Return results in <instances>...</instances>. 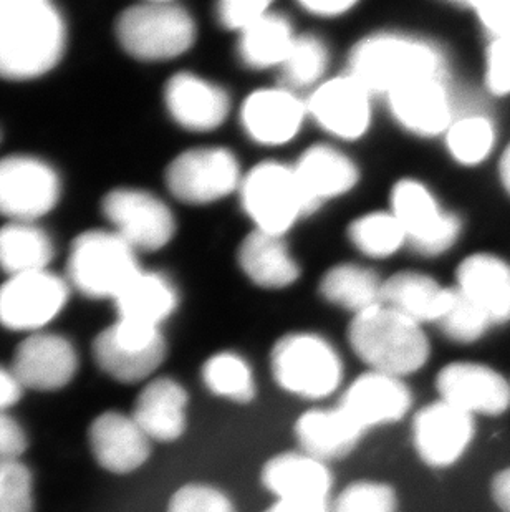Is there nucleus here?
I'll use <instances>...</instances> for the list:
<instances>
[{
  "label": "nucleus",
  "instance_id": "obj_20",
  "mask_svg": "<svg viewBox=\"0 0 510 512\" xmlns=\"http://www.w3.org/2000/svg\"><path fill=\"white\" fill-rule=\"evenodd\" d=\"M337 406L368 431L405 418L413 406V393L403 378L368 370L348 385Z\"/></svg>",
  "mask_w": 510,
  "mask_h": 512
},
{
  "label": "nucleus",
  "instance_id": "obj_24",
  "mask_svg": "<svg viewBox=\"0 0 510 512\" xmlns=\"http://www.w3.org/2000/svg\"><path fill=\"white\" fill-rule=\"evenodd\" d=\"M260 481L277 501L328 503L333 478L327 463L300 453H284L269 459L262 468Z\"/></svg>",
  "mask_w": 510,
  "mask_h": 512
},
{
  "label": "nucleus",
  "instance_id": "obj_16",
  "mask_svg": "<svg viewBox=\"0 0 510 512\" xmlns=\"http://www.w3.org/2000/svg\"><path fill=\"white\" fill-rule=\"evenodd\" d=\"M476 436L474 415L448 401L423 406L413 420V443L419 458L431 468L458 463Z\"/></svg>",
  "mask_w": 510,
  "mask_h": 512
},
{
  "label": "nucleus",
  "instance_id": "obj_27",
  "mask_svg": "<svg viewBox=\"0 0 510 512\" xmlns=\"http://www.w3.org/2000/svg\"><path fill=\"white\" fill-rule=\"evenodd\" d=\"M188 392L173 378H156L136 398L133 420L151 441L178 440L186 430Z\"/></svg>",
  "mask_w": 510,
  "mask_h": 512
},
{
  "label": "nucleus",
  "instance_id": "obj_13",
  "mask_svg": "<svg viewBox=\"0 0 510 512\" xmlns=\"http://www.w3.org/2000/svg\"><path fill=\"white\" fill-rule=\"evenodd\" d=\"M60 181L44 161L32 156L0 160V216L35 223L57 206Z\"/></svg>",
  "mask_w": 510,
  "mask_h": 512
},
{
  "label": "nucleus",
  "instance_id": "obj_6",
  "mask_svg": "<svg viewBox=\"0 0 510 512\" xmlns=\"http://www.w3.org/2000/svg\"><path fill=\"white\" fill-rule=\"evenodd\" d=\"M237 196L255 231L274 236H287L300 219L315 213L294 165L280 161H260L247 170Z\"/></svg>",
  "mask_w": 510,
  "mask_h": 512
},
{
  "label": "nucleus",
  "instance_id": "obj_42",
  "mask_svg": "<svg viewBox=\"0 0 510 512\" xmlns=\"http://www.w3.org/2000/svg\"><path fill=\"white\" fill-rule=\"evenodd\" d=\"M270 10L272 2L267 0H222L217 4L216 17L224 29L241 35Z\"/></svg>",
  "mask_w": 510,
  "mask_h": 512
},
{
  "label": "nucleus",
  "instance_id": "obj_34",
  "mask_svg": "<svg viewBox=\"0 0 510 512\" xmlns=\"http://www.w3.org/2000/svg\"><path fill=\"white\" fill-rule=\"evenodd\" d=\"M348 241L361 256L368 259H390L408 246L406 232L395 214L388 211H370L348 224Z\"/></svg>",
  "mask_w": 510,
  "mask_h": 512
},
{
  "label": "nucleus",
  "instance_id": "obj_19",
  "mask_svg": "<svg viewBox=\"0 0 510 512\" xmlns=\"http://www.w3.org/2000/svg\"><path fill=\"white\" fill-rule=\"evenodd\" d=\"M436 388L441 400L471 415L499 416L510 406L506 378L481 363H449L439 370Z\"/></svg>",
  "mask_w": 510,
  "mask_h": 512
},
{
  "label": "nucleus",
  "instance_id": "obj_31",
  "mask_svg": "<svg viewBox=\"0 0 510 512\" xmlns=\"http://www.w3.org/2000/svg\"><path fill=\"white\" fill-rule=\"evenodd\" d=\"M295 39L297 34L289 17L270 10L251 29L239 35L237 55L242 65L251 70L280 68Z\"/></svg>",
  "mask_w": 510,
  "mask_h": 512
},
{
  "label": "nucleus",
  "instance_id": "obj_23",
  "mask_svg": "<svg viewBox=\"0 0 510 512\" xmlns=\"http://www.w3.org/2000/svg\"><path fill=\"white\" fill-rule=\"evenodd\" d=\"M93 458L106 471L126 474L146 463L151 455V440L133 416L106 411L88 430Z\"/></svg>",
  "mask_w": 510,
  "mask_h": 512
},
{
  "label": "nucleus",
  "instance_id": "obj_11",
  "mask_svg": "<svg viewBox=\"0 0 510 512\" xmlns=\"http://www.w3.org/2000/svg\"><path fill=\"white\" fill-rule=\"evenodd\" d=\"M102 208L113 232L136 252L159 251L176 234V219L168 204L143 189H115L106 194Z\"/></svg>",
  "mask_w": 510,
  "mask_h": 512
},
{
  "label": "nucleus",
  "instance_id": "obj_26",
  "mask_svg": "<svg viewBox=\"0 0 510 512\" xmlns=\"http://www.w3.org/2000/svg\"><path fill=\"white\" fill-rule=\"evenodd\" d=\"M365 433L338 406L308 410L295 423L302 451L323 463L350 455Z\"/></svg>",
  "mask_w": 510,
  "mask_h": 512
},
{
  "label": "nucleus",
  "instance_id": "obj_15",
  "mask_svg": "<svg viewBox=\"0 0 510 512\" xmlns=\"http://www.w3.org/2000/svg\"><path fill=\"white\" fill-rule=\"evenodd\" d=\"M68 287L49 271L10 277L0 287V324L35 332L52 322L67 304Z\"/></svg>",
  "mask_w": 510,
  "mask_h": 512
},
{
  "label": "nucleus",
  "instance_id": "obj_25",
  "mask_svg": "<svg viewBox=\"0 0 510 512\" xmlns=\"http://www.w3.org/2000/svg\"><path fill=\"white\" fill-rule=\"evenodd\" d=\"M242 274L264 290H284L297 284L302 269L285 237L252 231L237 249Z\"/></svg>",
  "mask_w": 510,
  "mask_h": 512
},
{
  "label": "nucleus",
  "instance_id": "obj_40",
  "mask_svg": "<svg viewBox=\"0 0 510 512\" xmlns=\"http://www.w3.org/2000/svg\"><path fill=\"white\" fill-rule=\"evenodd\" d=\"M32 474L19 459L0 461V512H34Z\"/></svg>",
  "mask_w": 510,
  "mask_h": 512
},
{
  "label": "nucleus",
  "instance_id": "obj_4",
  "mask_svg": "<svg viewBox=\"0 0 510 512\" xmlns=\"http://www.w3.org/2000/svg\"><path fill=\"white\" fill-rule=\"evenodd\" d=\"M116 37L131 57L164 62L193 49L198 25L184 5L173 0H148L121 12Z\"/></svg>",
  "mask_w": 510,
  "mask_h": 512
},
{
  "label": "nucleus",
  "instance_id": "obj_22",
  "mask_svg": "<svg viewBox=\"0 0 510 512\" xmlns=\"http://www.w3.org/2000/svg\"><path fill=\"white\" fill-rule=\"evenodd\" d=\"M294 170L313 211L347 196L360 183V168L352 156L327 143L308 146L295 161Z\"/></svg>",
  "mask_w": 510,
  "mask_h": 512
},
{
  "label": "nucleus",
  "instance_id": "obj_7",
  "mask_svg": "<svg viewBox=\"0 0 510 512\" xmlns=\"http://www.w3.org/2000/svg\"><path fill=\"white\" fill-rule=\"evenodd\" d=\"M138 252L113 231H88L73 242L68 277L80 292L93 299H113L143 269Z\"/></svg>",
  "mask_w": 510,
  "mask_h": 512
},
{
  "label": "nucleus",
  "instance_id": "obj_32",
  "mask_svg": "<svg viewBox=\"0 0 510 512\" xmlns=\"http://www.w3.org/2000/svg\"><path fill=\"white\" fill-rule=\"evenodd\" d=\"M383 281L370 267L342 262L330 267L318 285V292L328 304L338 309L361 314L365 310L381 304Z\"/></svg>",
  "mask_w": 510,
  "mask_h": 512
},
{
  "label": "nucleus",
  "instance_id": "obj_28",
  "mask_svg": "<svg viewBox=\"0 0 510 512\" xmlns=\"http://www.w3.org/2000/svg\"><path fill=\"white\" fill-rule=\"evenodd\" d=\"M456 289L486 310L492 324L510 320V266L491 254H472L459 264Z\"/></svg>",
  "mask_w": 510,
  "mask_h": 512
},
{
  "label": "nucleus",
  "instance_id": "obj_50",
  "mask_svg": "<svg viewBox=\"0 0 510 512\" xmlns=\"http://www.w3.org/2000/svg\"><path fill=\"white\" fill-rule=\"evenodd\" d=\"M499 171H501L502 184H504L507 193L510 194V145L507 146L504 155H502Z\"/></svg>",
  "mask_w": 510,
  "mask_h": 512
},
{
  "label": "nucleus",
  "instance_id": "obj_43",
  "mask_svg": "<svg viewBox=\"0 0 510 512\" xmlns=\"http://www.w3.org/2000/svg\"><path fill=\"white\" fill-rule=\"evenodd\" d=\"M486 85L497 97L510 93V32L492 39L487 49Z\"/></svg>",
  "mask_w": 510,
  "mask_h": 512
},
{
  "label": "nucleus",
  "instance_id": "obj_18",
  "mask_svg": "<svg viewBox=\"0 0 510 512\" xmlns=\"http://www.w3.org/2000/svg\"><path fill=\"white\" fill-rule=\"evenodd\" d=\"M169 115L184 130L209 133L226 123L232 100L226 88L198 73L179 72L164 87Z\"/></svg>",
  "mask_w": 510,
  "mask_h": 512
},
{
  "label": "nucleus",
  "instance_id": "obj_17",
  "mask_svg": "<svg viewBox=\"0 0 510 512\" xmlns=\"http://www.w3.org/2000/svg\"><path fill=\"white\" fill-rule=\"evenodd\" d=\"M385 98L401 130L418 138L446 135L456 120L448 77L419 78Z\"/></svg>",
  "mask_w": 510,
  "mask_h": 512
},
{
  "label": "nucleus",
  "instance_id": "obj_8",
  "mask_svg": "<svg viewBox=\"0 0 510 512\" xmlns=\"http://www.w3.org/2000/svg\"><path fill=\"white\" fill-rule=\"evenodd\" d=\"M390 211L405 229L408 246L419 256H443L461 236V218L446 211L433 189L419 179L403 178L393 184Z\"/></svg>",
  "mask_w": 510,
  "mask_h": 512
},
{
  "label": "nucleus",
  "instance_id": "obj_21",
  "mask_svg": "<svg viewBox=\"0 0 510 512\" xmlns=\"http://www.w3.org/2000/svg\"><path fill=\"white\" fill-rule=\"evenodd\" d=\"M78 357L72 343L62 335L35 332L15 350L12 372L24 388L55 392L72 382Z\"/></svg>",
  "mask_w": 510,
  "mask_h": 512
},
{
  "label": "nucleus",
  "instance_id": "obj_45",
  "mask_svg": "<svg viewBox=\"0 0 510 512\" xmlns=\"http://www.w3.org/2000/svg\"><path fill=\"white\" fill-rule=\"evenodd\" d=\"M29 440L24 428L7 413H0V461H15L24 455Z\"/></svg>",
  "mask_w": 510,
  "mask_h": 512
},
{
  "label": "nucleus",
  "instance_id": "obj_39",
  "mask_svg": "<svg viewBox=\"0 0 510 512\" xmlns=\"http://www.w3.org/2000/svg\"><path fill=\"white\" fill-rule=\"evenodd\" d=\"M330 512H398V498L390 484L357 481L338 494Z\"/></svg>",
  "mask_w": 510,
  "mask_h": 512
},
{
  "label": "nucleus",
  "instance_id": "obj_44",
  "mask_svg": "<svg viewBox=\"0 0 510 512\" xmlns=\"http://www.w3.org/2000/svg\"><path fill=\"white\" fill-rule=\"evenodd\" d=\"M464 7H471L481 20L484 29L492 35V39L502 37L510 32L509 0H471L462 2Z\"/></svg>",
  "mask_w": 510,
  "mask_h": 512
},
{
  "label": "nucleus",
  "instance_id": "obj_35",
  "mask_svg": "<svg viewBox=\"0 0 510 512\" xmlns=\"http://www.w3.org/2000/svg\"><path fill=\"white\" fill-rule=\"evenodd\" d=\"M203 382L212 395L242 405L254 400L257 390L251 363L231 350L207 358L203 365Z\"/></svg>",
  "mask_w": 510,
  "mask_h": 512
},
{
  "label": "nucleus",
  "instance_id": "obj_49",
  "mask_svg": "<svg viewBox=\"0 0 510 512\" xmlns=\"http://www.w3.org/2000/svg\"><path fill=\"white\" fill-rule=\"evenodd\" d=\"M265 512H330L328 503H304V501H277Z\"/></svg>",
  "mask_w": 510,
  "mask_h": 512
},
{
  "label": "nucleus",
  "instance_id": "obj_47",
  "mask_svg": "<svg viewBox=\"0 0 510 512\" xmlns=\"http://www.w3.org/2000/svg\"><path fill=\"white\" fill-rule=\"evenodd\" d=\"M24 387L12 370L0 367V413H5L22 398Z\"/></svg>",
  "mask_w": 510,
  "mask_h": 512
},
{
  "label": "nucleus",
  "instance_id": "obj_37",
  "mask_svg": "<svg viewBox=\"0 0 510 512\" xmlns=\"http://www.w3.org/2000/svg\"><path fill=\"white\" fill-rule=\"evenodd\" d=\"M444 140L454 161L459 165L474 166L486 160L491 153L496 131L486 116H458L446 131Z\"/></svg>",
  "mask_w": 510,
  "mask_h": 512
},
{
  "label": "nucleus",
  "instance_id": "obj_30",
  "mask_svg": "<svg viewBox=\"0 0 510 512\" xmlns=\"http://www.w3.org/2000/svg\"><path fill=\"white\" fill-rule=\"evenodd\" d=\"M115 305L121 322L161 329L178 309V289L164 274L141 271L121 290Z\"/></svg>",
  "mask_w": 510,
  "mask_h": 512
},
{
  "label": "nucleus",
  "instance_id": "obj_36",
  "mask_svg": "<svg viewBox=\"0 0 510 512\" xmlns=\"http://www.w3.org/2000/svg\"><path fill=\"white\" fill-rule=\"evenodd\" d=\"M330 52L325 42L313 34L297 35L284 65L280 67L285 87L290 90H315L325 82Z\"/></svg>",
  "mask_w": 510,
  "mask_h": 512
},
{
  "label": "nucleus",
  "instance_id": "obj_14",
  "mask_svg": "<svg viewBox=\"0 0 510 512\" xmlns=\"http://www.w3.org/2000/svg\"><path fill=\"white\" fill-rule=\"evenodd\" d=\"M307 120V100L285 85L257 88L239 110L242 131L252 143L265 148L289 145Z\"/></svg>",
  "mask_w": 510,
  "mask_h": 512
},
{
  "label": "nucleus",
  "instance_id": "obj_46",
  "mask_svg": "<svg viewBox=\"0 0 510 512\" xmlns=\"http://www.w3.org/2000/svg\"><path fill=\"white\" fill-rule=\"evenodd\" d=\"M357 0H302L300 9L318 19H338L357 7Z\"/></svg>",
  "mask_w": 510,
  "mask_h": 512
},
{
  "label": "nucleus",
  "instance_id": "obj_9",
  "mask_svg": "<svg viewBox=\"0 0 510 512\" xmlns=\"http://www.w3.org/2000/svg\"><path fill=\"white\" fill-rule=\"evenodd\" d=\"M244 171L226 146H199L169 163L164 174L169 193L181 203L207 206L239 193Z\"/></svg>",
  "mask_w": 510,
  "mask_h": 512
},
{
  "label": "nucleus",
  "instance_id": "obj_10",
  "mask_svg": "<svg viewBox=\"0 0 510 512\" xmlns=\"http://www.w3.org/2000/svg\"><path fill=\"white\" fill-rule=\"evenodd\" d=\"M93 358L116 382H143L166 360V340L161 329L116 320L93 342Z\"/></svg>",
  "mask_w": 510,
  "mask_h": 512
},
{
  "label": "nucleus",
  "instance_id": "obj_5",
  "mask_svg": "<svg viewBox=\"0 0 510 512\" xmlns=\"http://www.w3.org/2000/svg\"><path fill=\"white\" fill-rule=\"evenodd\" d=\"M270 370L284 392L304 400H322L342 385V357L323 335L292 332L275 342Z\"/></svg>",
  "mask_w": 510,
  "mask_h": 512
},
{
  "label": "nucleus",
  "instance_id": "obj_48",
  "mask_svg": "<svg viewBox=\"0 0 510 512\" xmlns=\"http://www.w3.org/2000/svg\"><path fill=\"white\" fill-rule=\"evenodd\" d=\"M492 499L504 512H510V468L497 473L491 484Z\"/></svg>",
  "mask_w": 510,
  "mask_h": 512
},
{
  "label": "nucleus",
  "instance_id": "obj_3",
  "mask_svg": "<svg viewBox=\"0 0 510 512\" xmlns=\"http://www.w3.org/2000/svg\"><path fill=\"white\" fill-rule=\"evenodd\" d=\"M348 342L370 370L393 377L405 378L419 372L431 355L424 325L385 304L353 315Z\"/></svg>",
  "mask_w": 510,
  "mask_h": 512
},
{
  "label": "nucleus",
  "instance_id": "obj_12",
  "mask_svg": "<svg viewBox=\"0 0 510 512\" xmlns=\"http://www.w3.org/2000/svg\"><path fill=\"white\" fill-rule=\"evenodd\" d=\"M308 118L340 141H358L373 123V93L350 73L327 78L307 98Z\"/></svg>",
  "mask_w": 510,
  "mask_h": 512
},
{
  "label": "nucleus",
  "instance_id": "obj_1",
  "mask_svg": "<svg viewBox=\"0 0 510 512\" xmlns=\"http://www.w3.org/2000/svg\"><path fill=\"white\" fill-rule=\"evenodd\" d=\"M67 29L47 0H0V77L30 80L62 58Z\"/></svg>",
  "mask_w": 510,
  "mask_h": 512
},
{
  "label": "nucleus",
  "instance_id": "obj_29",
  "mask_svg": "<svg viewBox=\"0 0 510 512\" xmlns=\"http://www.w3.org/2000/svg\"><path fill=\"white\" fill-rule=\"evenodd\" d=\"M451 289L424 272H396L383 281L381 304L418 324H438L448 309Z\"/></svg>",
  "mask_w": 510,
  "mask_h": 512
},
{
  "label": "nucleus",
  "instance_id": "obj_2",
  "mask_svg": "<svg viewBox=\"0 0 510 512\" xmlns=\"http://www.w3.org/2000/svg\"><path fill=\"white\" fill-rule=\"evenodd\" d=\"M373 95L388 97L426 77H448V62L438 45L403 32H375L353 45L348 72Z\"/></svg>",
  "mask_w": 510,
  "mask_h": 512
},
{
  "label": "nucleus",
  "instance_id": "obj_38",
  "mask_svg": "<svg viewBox=\"0 0 510 512\" xmlns=\"http://www.w3.org/2000/svg\"><path fill=\"white\" fill-rule=\"evenodd\" d=\"M436 325L443 330L449 340L469 345L482 339L489 327L494 324L486 310L472 302L461 290L453 287L448 309Z\"/></svg>",
  "mask_w": 510,
  "mask_h": 512
},
{
  "label": "nucleus",
  "instance_id": "obj_33",
  "mask_svg": "<svg viewBox=\"0 0 510 512\" xmlns=\"http://www.w3.org/2000/svg\"><path fill=\"white\" fill-rule=\"evenodd\" d=\"M52 257V239L35 223L10 221L0 229V267L10 277L49 271Z\"/></svg>",
  "mask_w": 510,
  "mask_h": 512
},
{
  "label": "nucleus",
  "instance_id": "obj_41",
  "mask_svg": "<svg viewBox=\"0 0 510 512\" xmlns=\"http://www.w3.org/2000/svg\"><path fill=\"white\" fill-rule=\"evenodd\" d=\"M168 512H237L231 498L209 484H186L173 494Z\"/></svg>",
  "mask_w": 510,
  "mask_h": 512
}]
</instances>
